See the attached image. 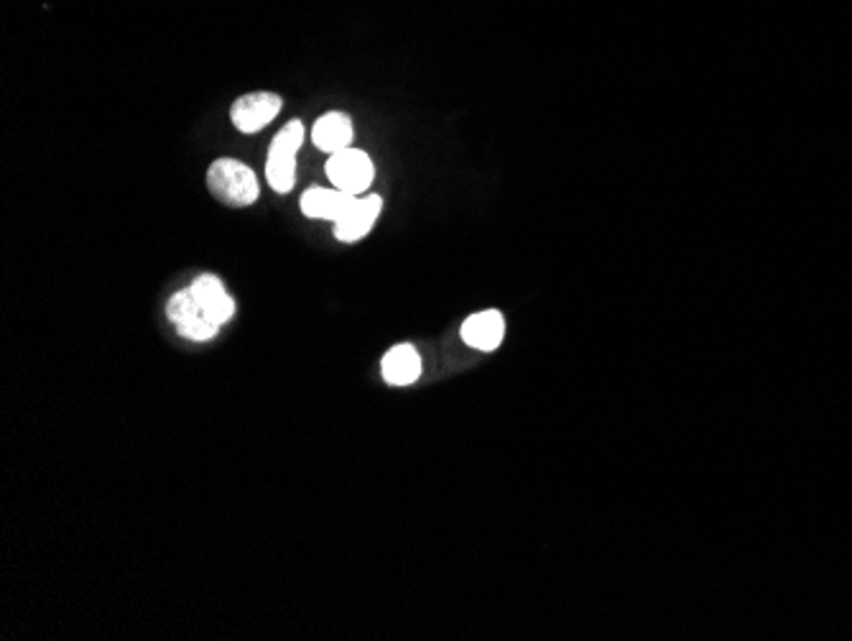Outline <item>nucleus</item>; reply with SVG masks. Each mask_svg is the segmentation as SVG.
Listing matches in <instances>:
<instances>
[{
    "instance_id": "11",
    "label": "nucleus",
    "mask_w": 852,
    "mask_h": 641,
    "mask_svg": "<svg viewBox=\"0 0 852 641\" xmlns=\"http://www.w3.org/2000/svg\"><path fill=\"white\" fill-rule=\"evenodd\" d=\"M197 314H202V307H200V302H197L194 294H192V289H189V287L187 289H179V292L169 299L167 318H169L171 324H174V328H177V324H182L187 320L197 318Z\"/></svg>"
},
{
    "instance_id": "1",
    "label": "nucleus",
    "mask_w": 852,
    "mask_h": 641,
    "mask_svg": "<svg viewBox=\"0 0 852 641\" xmlns=\"http://www.w3.org/2000/svg\"><path fill=\"white\" fill-rule=\"evenodd\" d=\"M208 190L228 208H248L261 198L255 172L238 159H218L208 169Z\"/></svg>"
},
{
    "instance_id": "7",
    "label": "nucleus",
    "mask_w": 852,
    "mask_h": 641,
    "mask_svg": "<svg viewBox=\"0 0 852 641\" xmlns=\"http://www.w3.org/2000/svg\"><path fill=\"white\" fill-rule=\"evenodd\" d=\"M352 202H355V198L338 190V187H309V190L301 194L299 208H301V216L312 220L338 222L342 216H345Z\"/></svg>"
},
{
    "instance_id": "12",
    "label": "nucleus",
    "mask_w": 852,
    "mask_h": 641,
    "mask_svg": "<svg viewBox=\"0 0 852 641\" xmlns=\"http://www.w3.org/2000/svg\"><path fill=\"white\" fill-rule=\"evenodd\" d=\"M218 324H212L208 318L202 314H197V318L187 320L182 324H177V332L187 340H194V343H204V340H212L214 335H218Z\"/></svg>"
},
{
    "instance_id": "4",
    "label": "nucleus",
    "mask_w": 852,
    "mask_h": 641,
    "mask_svg": "<svg viewBox=\"0 0 852 641\" xmlns=\"http://www.w3.org/2000/svg\"><path fill=\"white\" fill-rule=\"evenodd\" d=\"M283 100L277 92H248V96L238 98L230 108V121L238 128L240 133H258L265 126L277 121L281 113Z\"/></svg>"
},
{
    "instance_id": "8",
    "label": "nucleus",
    "mask_w": 852,
    "mask_h": 641,
    "mask_svg": "<svg viewBox=\"0 0 852 641\" xmlns=\"http://www.w3.org/2000/svg\"><path fill=\"white\" fill-rule=\"evenodd\" d=\"M462 340L475 350H483V353H493V350L501 348L503 338H505V320L498 310H485L472 314L462 322L460 330Z\"/></svg>"
},
{
    "instance_id": "9",
    "label": "nucleus",
    "mask_w": 852,
    "mask_h": 641,
    "mask_svg": "<svg viewBox=\"0 0 852 641\" xmlns=\"http://www.w3.org/2000/svg\"><path fill=\"white\" fill-rule=\"evenodd\" d=\"M352 136H355V128H352L350 116L340 113V110H330V113L317 118L312 128L314 147L327 153H338L352 147Z\"/></svg>"
},
{
    "instance_id": "5",
    "label": "nucleus",
    "mask_w": 852,
    "mask_h": 641,
    "mask_svg": "<svg viewBox=\"0 0 852 641\" xmlns=\"http://www.w3.org/2000/svg\"><path fill=\"white\" fill-rule=\"evenodd\" d=\"M383 212V198L378 194H360L355 202L350 204L345 216L334 222V238L340 243H358L373 230L375 220Z\"/></svg>"
},
{
    "instance_id": "3",
    "label": "nucleus",
    "mask_w": 852,
    "mask_h": 641,
    "mask_svg": "<svg viewBox=\"0 0 852 641\" xmlns=\"http://www.w3.org/2000/svg\"><path fill=\"white\" fill-rule=\"evenodd\" d=\"M327 177H330L332 187L352 194V198H360V194H368L370 184H373L375 179L373 159H370L363 149H355V147L330 153V161H327Z\"/></svg>"
},
{
    "instance_id": "2",
    "label": "nucleus",
    "mask_w": 852,
    "mask_h": 641,
    "mask_svg": "<svg viewBox=\"0 0 852 641\" xmlns=\"http://www.w3.org/2000/svg\"><path fill=\"white\" fill-rule=\"evenodd\" d=\"M304 143V123L291 121L273 136L269 157H265V182L273 192L289 194L297 184V153Z\"/></svg>"
},
{
    "instance_id": "10",
    "label": "nucleus",
    "mask_w": 852,
    "mask_h": 641,
    "mask_svg": "<svg viewBox=\"0 0 852 641\" xmlns=\"http://www.w3.org/2000/svg\"><path fill=\"white\" fill-rule=\"evenodd\" d=\"M381 373L391 387H411L421 375V358L414 345H393L381 361Z\"/></svg>"
},
{
    "instance_id": "6",
    "label": "nucleus",
    "mask_w": 852,
    "mask_h": 641,
    "mask_svg": "<svg viewBox=\"0 0 852 641\" xmlns=\"http://www.w3.org/2000/svg\"><path fill=\"white\" fill-rule=\"evenodd\" d=\"M189 289H192L194 299L200 302L204 318L212 324L222 328V324L232 320V314H235V299L225 292V284H222L220 277H214V273H200V277L189 284Z\"/></svg>"
}]
</instances>
